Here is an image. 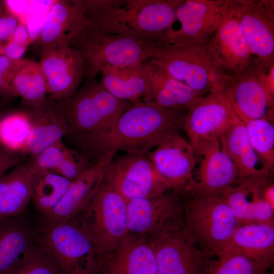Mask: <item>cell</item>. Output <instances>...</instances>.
Here are the masks:
<instances>
[{"label": "cell", "mask_w": 274, "mask_h": 274, "mask_svg": "<svg viewBox=\"0 0 274 274\" xmlns=\"http://www.w3.org/2000/svg\"><path fill=\"white\" fill-rule=\"evenodd\" d=\"M272 263L274 257V222L239 224L233 232L226 250Z\"/></svg>", "instance_id": "30"}, {"label": "cell", "mask_w": 274, "mask_h": 274, "mask_svg": "<svg viewBox=\"0 0 274 274\" xmlns=\"http://www.w3.org/2000/svg\"><path fill=\"white\" fill-rule=\"evenodd\" d=\"M261 67V61L254 58L244 70L226 74L221 86L220 92L244 123L264 117L273 118L274 94L263 80Z\"/></svg>", "instance_id": "10"}, {"label": "cell", "mask_w": 274, "mask_h": 274, "mask_svg": "<svg viewBox=\"0 0 274 274\" xmlns=\"http://www.w3.org/2000/svg\"><path fill=\"white\" fill-rule=\"evenodd\" d=\"M269 181V177L244 179L222 194L240 224L274 222V209L262 195L263 188Z\"/></svg>", "instance_id": "24"}, {"label": "cell", "mask_w": 274, "mask_h": 274, "mask_svg": "<svg viewBox=\"0 0 274 274\" xmlns=\"http://www.w3.org/2000/svg\"><path fill=\"white\" fill-rule=\"evenodd\" d=\"M103 182L127 201L172 190L146 156L137 154L115 155L105 166Z\"/></svg>", "instance_id": "11"}, {"label": "cell", "mask_w": 274, "mask_h": 274, "mask_svg": "<svg viewBox=\"0 0 274 274\" xmlns=\"http://www.w3.org/2000/svg\"><path fill=\"white\" fill-rule=\"evenodd\" d=\"M9 40L26 47H28L29 45L33 41L26 24L23 21L20 22L17 27L12 37Z\"/></svg>", "instance_id": "41"}, {"label": "cell", "mask_w": 274, "mask_h": 274, "mask_svg": "<svg viewBox=\"0 0 274 274\" xmlns=\"http://www.w3.org/2000/svg\"><path fill=\"white\" fill-rule=\"evenodd\" d=\"M99 274H157L151 240L128 234L100 258Z\"/></svg>", "instance_id": "20"}, {"label": "cell", "mask_w": 274, "mask_h": 274, "mask_svg": "<svg viewBox=\"0 0 274 274\" xmlns=\"http://www.w3.org/2000/svg\"><path fill=\"white\" fill-rule=\"evenodd\" d=\"M9 274H61L56 265L37 245Z\"/></svg>", "instance_id": "36"}, {"label": "cell", "mask_w": 274, "mask_h": 274, "mask_svg": "<svg viewBox=\"0 0 274 274\" xmlns=\"http://www.w3.org/2000/svg\"><path fill=\"white\" fill-rule=\"evenodd\" d=\"M162 44L86 26L71 45L80 54L85 78H95L104 68L142 63L152 58Z\"/></svg>", "instance_id": "5"}, {"label": "cell", "mask_w": 274, "mask_h": 274, "mask_svg": "<svg viewBox=\"0 0 274 274\" xmlns=\"http://www.w3.org/2000/svg\"><path fill=\"white\" fill-rule=\"evenodd\" d=\"M37 234L38 245L61 274H99L100 256L76 218L43 224Z\"/></svg>", "instance_id": "6"}, {"label": "cell", "mask_w": 274, "mask_h": 274, "mask_svg": "<svg viewBox=\"0 0 274 274\" xmlns=\"http://www.w3.org/2000/svg\"><path fill=\"white\" fill-rule=\"evenodd\" d=\"M22 21L20 16L6 9L0 15V41L4 43L8 42Z\"/></svg>", "instance_id": "39"}, {"label": "cell", "mask_w": 274, "mask_h": 274, "mask_svg": "<svg viewBox=\"0 0 274 274\" xmlns=\"http://www.w3.org/2000/svg\"><path fill=\"white\" fill-rule=\"evenodd\" d=\"M6 10L4 1L0 0V15Z\"/></svg>", "instance_id": "44"}, {"label": "cell", "mask_w": 274, "mask_h": 274, "mask_svg": "<svg viewBox=\"0 0 274 274\" xmlns=\"http://www.w3.org/2000/svg\"><path fill=\"white\" fill-rule=\"evenodd\" d=\"M181 192L185 203L183 233L209 256L220 257L240 224L236 216L221 195Z\"/></svg>", "instance_id": "4"}, {"label": "cell", "mask_w": 274, "mask_h": 274, "mask_svg": "<svg viewBox=\"0 0 274 274\" xmlns=\"http://www.w3.org/2000/svg\"><path fill=\"white\" fill-rule=\"evenodd\" d=\"M100 257L128 234L127 201L102 181L87 207L76 217Z\"/></svg>", "instance_id": "8"}, {"label": "cell", "mask_w": 274, "mask_h": 274, "mask_svg": "<svg viewBox=\"0 0 274 274\" xmlns=\"http://www.w3.org/2000/svg\"><path fill=\"white\" fill-rule=\"evenodd\" d=\"M221 21L207 43L217 66L232 74L247 67L255 58L243 37L238 23L221 1Z\"/></svg>", "instance_id": "16"}, {"label": "cell", "mask_w": 274, "mask_h": 274, "mask_svg": "<svg viewBox=\"0 0 274 274\" xmlns=\"http://www.w3.org/2000/svg\"><path fill=\"white\" fill-rule=\"evenodd\" d=\"M202 156L197 181L193 180L183 189L199 193L222 195L238 179L237 169L222 150L219 140L203 144L195 152Z\"/></svg>", "instance_id": "19"}, {"label": "cell", "mask_w": 274, "mask_h": 274, "mask_svg": "<svg viewBox=\"0 0 274 274\" xmlns=\"http://www.w3.org/2000/svg\"><path fill=\"white\" fill-rule=\"evenodd\" d=\"M186 111L166 109L144 101L130 106L118 118L115 150L146 155L183 129Z\"/></svg>", "instance_id": "3"}, {"label": "cell", "mask_w": 274, "mask_h": 274, "mask_svg": "<svg viewBox=\"0 0 274 274\" xmlns=\"http://www.w3.org/2000/svg\"><path fill=\"white\" fill-rule=\"evenodd\" d=\"M219 140L222 150L237 169V182L246 178L269 177L270 170L252 147L245 123L237 117Z\"/></svg>", "instance_id": "26"}, {"label": "cell", "mask_w": 274, "mask_h": 274, "mask_svg": "<svg viewBox=\"0 0 274 274\" xmlns=\"http://www.w3.org/2000/svg\"><path fill=\"white\" fill-rule=\"evenodd\" d=\"M237 21L253 56L274 64V2L269 0L221 1Z\"/></svg>", "instance_id": "12"}, {"label": "cell", "mask_w": 274, "mask_h": 274, "mask_svg": "<svg viewBox=\"0 0 274 274\" xmlns=\"http://www.w3.org/2000/svg\"><path fill=\"white\" fill-rule=\"evenodd\" d=\"M32 127L27 110L14 111L0 115V147L18 157L22 156Z\"/></svg>", "instance_id": "32"}, {"label": "cell", "mask_w": 274, "mask_h": 274, "mask_svg": "<svg viewBox=\"0 0 274 274\" xmlns=\"http://www.w3.org/2000/svg\"><path fill=\"white\" fill-rule=\"evenodd\" d=\"M2 113L1 112H0V115L2 114Z\"/></svg>", "instance_id": "47"}, {"label": "cell", "mask_w": 274, "mask_h": 274, "mask_svg": "<svg viewBox=\"0 0 274 274\" xmlns=\"http://www.w3.org/2000/svg\"><path fill=\"white\" fill-rule=\"evenodd\" d=\"M152 58L200 96L219 92L226 74L216 65L207 44H163Z\"/></svg>", "instance_id": "7"}, {"label": "cell", "mask_w": 274, "mask_h": 274, "mask_svg": "<svg viewBox=\"0 0 274 274\" xmlns=\"http://www.w3.org/2000/svg\"><path fill=\"white\" fill-rule=\"evenodd\" d=\"M147 93L143 101L172 110L186 111L199 97L185 84L170 76L152 58L146 61Z\"/></svg>", "instance_id": "25"}, {"label": "cell", "mask_w": 274, "mask_h": 274, "mask_svg": "<svg viewBox=\"0 0 274 274\" xmlns=\"http://www.w3.org/2000/svg\"><path fill=\"white\" fill-rule=\"evenodd\" d=\"M245 124L252 147L271 170L274 164L273 118H262Z\"/></svg>", "instance_id": "35"}, {"label": "cell", "mask_w": 274, "mask_h": 274, "mask_svg": "<svg viewBox=\"0 0 274 274\" xmlns=\"http://www.w3.org/2000/svg\"><path fill=\"white\" fill-rule=\"evenodd\" d=\"M153 243L157 274H200L209 256L182 229L164 234Z\"/></svg>", "instance_id": "17"}, {"label": "cell", "mask_w": 274, "mask_h": 274, "mask_svg": "<svg viewBox=\"0 0 274 274\" xmlns=\"http://www.w3.org/2000/svg\"><path fill=\"white\" fill-rule=\"evenodd\" d=\"M217 258L208 259L200 274H264L272 264L232 250Z\"/></svg>", "instance_id": "34"}, {"label": "cell", "mask_w": 274, "mask_h": 274, "mask_svg": "<svg viewBox=\"0 0 274 274\" xmlns=\"http://www.w3.org/2000/svg\"><path fill=\"white\" fill-rule=\"evenodd\" d=\"M4 150H3L1 147H0V154L5 152ZM7 152V151H6Z\"/></svg>", "instance_id": "45"}, {"label": "cell", "mask_w": 274, "mask_h": 274, "mask_svg": "<svg viewBox=\"0 0 274 274\" xmlns=\"http://www.w3.org/2000/svg\"><path fill=\"white\" fill-rule=\"evenodd\" d=\"M21 162L18 156L5 151L0 154V177Z\"/></svg>", "instance_id": "42"}, {"label": "cell", "mask_w": 274, "mask_h": 274, "mask_svg": "<svg viewBox=\"0 0 274 274\" xmlns=\"http://www.w3.org/2000/svg\"><path fill=\"white\" fill-rule=\"evenodd\" d=\"M21 59L14 60L0 55V96L2 97L11 98L15 97L12 82Z\"/></svg>", "instance_id": "38"}, {"label": "cell", "mask_w": 274, "mask_h": 274, "mask_svg": "<svg viewBox=\"0 0 274 274\" xmlns=\"http://www.w3.org/2000/svg\"><path fill=\"white\" fill-rule=\"evenodd\" d=\"M27 48L26 47L9 40L0 48V55L12 60H19L22 59Z\"/></svg>", "instance_id": "40"}, {"label": "cell", "mask_w": 274, "mask_h": 274, "mask_svg": "<svg viewBox=\"0 0 274 274\" xmlns=\"http://www.w3.org/2000/svg\"><path fill=\"white\" fill-rule=\"evenodd\" d=\"M61 104L68 124L66 135L77 150L91 165L107 164L116 154L113 139L117 121L131 104L115 97L95 78L86 79Z\"/></svg>", "instance_id": "1"}, {"label": "cell", "mask_w": 274, "mask_h": 274, "mask_svg": "<svg viewBox=\"0 0 274 274\" xmlns=\"http://www.w3.org/2000/svg\"><path fill=\"white\" fill-rule=\"evenodd\" d=\"M41 49L39 63L46 80L48 94L57 101H65L75 93L85 78L83 59L71 47Z\"/></svg>", "instance_id": "14"}, {"label": "cell", "mask_w": 274, "mask_h": 274, "mask_svg": "<svg viewBox=\"0 0 274 274\" xmlns=\"http://www.w3.org/2000/svg\"><path fill=\"white\" fill-rule=\"evenodd\" d=\"M184 207L182 192L173 190L151 197L127 201L129 234L152 240L182 229Z\"/></svg>", "instance_id": "9"}, {"label": "cell", "mask_w": 274, "mask_h": 274, "mask_svg": "<svg viewBox=\"0 0 274 274\" xmlns=\"http://www.w3.org/2000/svg\"><path fill=\"white\" fill-rule=\"evenodd\" d=\"M86 26L82 0H58L50 6L39 36L41 47H71Z\"/></svg>", "instance_id": "21"}, {"label": "cell", "mask_w": 274, "mask_h": 274, "mask_svg": "<svg viewBox=\"0 0 274 274\" xmlns=\"http://www.w3.org/2000/svg\"><path fill=\"white\" fill-rule=\"evenodd\" d=\"M37 234L22 216L0 220V274H9L38 244Z\"/></svg>", "instance_id": "27"}, {"label": "cell", "mask_w": 274, "mask_h": 274, "mask_svg": "<svg viewBox=\"0 0 274 274\" xmlns=\"http://www.w3.org/2000/svg\"><path fill=\"white\" fill-rule=\"evenodd\" d=\"M146 61L138 64L104 68L100 72L99 82L118 99L130 104L143 101L148 88Z\"/></svg>", "instance_id": "29"}, {"label": "cell", "mask_w": 274, "mask_h": 274, "mask_svg": "<svg viewBox=\"0 0 274 274\" xmlns=\"http://www.w3.org/2000/svg\"><path fill=\"white\" fill-rule=\"evenodd\" d=\"M37 171L32 160L20 162L0 177V220L21 215L31 200Z\"/></svg>", "instance_id": "28"}, {"label": "cell", "mask_w": 274, "mask_h": 274, "mask_svg": "<svg viewBox=\"0 0 274 274\" xmlns=\"http://www.w3.org/2000/svg\"><path fill=\"white\" fill-rule=\"evenodd\" d=\"M176 16L180 26L168 32L165 44H206L221 21V7L218 1L178 0Z\"/></svg>", "instance_id": "15"}, {"label": "cell", "mask_w": 274, "mask_h": 274, "mask_svg": "<svg viewBox=\"0 0 274 274\" xmlns=\"http://www.w3.org/2000/svg\"><path fill=\"white\" fill-rule=\"evenodd\" d=\"M12 87L15 97H20L25 106L37 105L47 97V82L41 65L30 59H21Z\"/></svg>", "instance_id": "31"}, {"label": "cell", "mask_w": 274, "mask_h": 274, "mask_svg": "<svg viewBox=\"0 0 274 274\" xmlns=\"http://www.w3.org/2000/svg\"><path fill=\"white\" fill-rule=\"evenodd\" d=\"M25 107L30 116L32 127L22 156L32 158L62 140L68 127L61 102L50 97L37 105Z\"/></svg>", "instance_id": "22"}, {"label": "cell", "mask_w": 274, "mask_h": 274, "mask_svg": "<svg viewBox=\"0 0 274 274\" xmlns=\"http://www.w3.org/2000/svg\"><path fill=\"white\" fill-rule=\"evenodd\" d=\"M71 181L50 170H37L32 182L31 200L44 216L58 204Z\"/></svg>", "instance_id": "33"}, {"label": "cell", "mask_w": 274, "mask_h": 274, "mask_svg": "<svg viewBox=\"0 0 274 274\" xmlns=\"http://www.w3.org/2000/svg\"><path fill=\"white\" fill-rule=\"evenodd\" d=\"M262 195L264 200L274 209V185L269 181L263 188Z\"/></svg>", "instance_id": "43"}, {"label": "cell", "mask_w": 274, "mask_h": 274, "mask_svg": "<svg viewBox=\"0 0 274 274\" xmlns=\"http://www.w3.org/2000/svg\"><path fill=\"white\" fill-rule=\"evenodd\" d=\"M236 117L221 92L199 97L186 111L183 127L195 153L205 143L219 139Z\"/></svg>", "instance_id": "13"}, {"label": "cell", "mask_w": 274, "mask_h": 274, "mask_svg": "<svg viewBox=\"0 0 274 274\" xmlns=\"http://www.w3.org/2000/svg\"><path fill=\"white\" fill-rule=\"evenodd\" d=\"M107 164L91 165L71 183L58 204L43 216L44 224H53L75 218L89 204L103 181Z\"/></svg>", "instance_id": "23"}, {"label": "cell", "mask_w": 274, "mask_h": 274, "mask_svg": "<svg viewBox=\"0 0 274 274\" xmlns=\"http://www.w3.org/2000/svg\"><path fill=\"white\" fill-rule=\"evenodd\" d=\"M71 149L66 146L62 140H61L30 159L37 170L52 172L60 163Z\"/></svg>", "instance_id": "37"}, {"label": "cell", "mask_w": 274, "mask_h": 274, "mask_svg": "<svg viewBox=\"0 0 274 274\" xmlns=\"http://www.w3.org/2000/svg\"><path fill=\"white\" fill-rule=\"evenodd\" d=\"M5 43L3 42L2 41H0V48L5 44Z\"/></svg>", "instance_id": "46"}, {"label": "cell", "mask_w": 274, "mask_h": 274, "mask_svg": "<svg viewBox=\"0 0 274 274\" xmlns=\"http://www.w3.org/2000/svg\"><path fill=\"white\" fill-rule=\"evenodd\" d=\"M146 156L172 190L181 191L193 180L195 153L180 134L170 137Z\"/></svg>", "instance_id": "18"}, {"label": "cell", "mask_w": 274, "mask_h": 274, "mask_svg": "<svg viewBox=\"0 0 274 274\" xmlns=\"http://www.w3.org/2000/svg\"><path fill=\"white\" fill-rule=\"evenodd\" d=\"M178 0H82L86 26L165 44L176 21Z\"/></svg>", "instance_id": "2"}]
</instances>
